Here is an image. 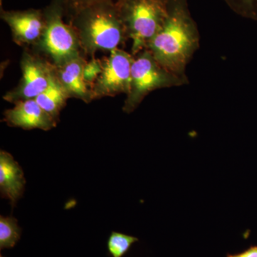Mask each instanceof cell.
Wrapping results in <instances>:
<instances>
[{
    "mask_svg": "<svg viewBox=\"0 0 257 257\" xmlns=\"http://www.w3.org/2000/svg\"><path fill=\"white\" fill-rule=\"evenodd\" d=\"M0 257H4V256H3V255H0Z\"/></svg>",
    "mask_w": 257,
    "mask_h": 257,
    "instance_id": "19",
    "label": "cell"
},
{
    "mask_svg": "<svg viewBox=\"0 0 257 257\" xmlns=\"http://www.w3.org/2000/svg\"><path fill=\"white\" fill-rule=\"evenodd\" d=\"M104 1L107 0H62V3L65 9L66 16L69 18L81 10Z\"/></svg>",
    "mask_w": 257,
    "mask_h": 257,
    "instance_id": "17",
    "label": "cell"
},
{
    "mask_svg": "<svg viewBox=\"0 0 257 257\" xmlns=\"http://www.w3.org/2000/svg\"><path fill=\"white\" fill-rule=\"evenodd\" d=\"M101 72V62L100 60L92 57L91 60L87 61L84 68V79L86 83L92 87L96 82Z\"/></svg>",
    "mask_w": 257,
    "mask_h": 257,
    "instance_id": "15",
    "label": "cell"
},
{
    "mask_svg": "<svg viewBox=\"0 0 257 257\" xmlns=\"http://www.w3.org/2000/svg\"><path fill=\"white\" fill-rule=\"evenodd\" d=\"M239 13L257 19V0H227Z\"/></svg>",
    "mask_w": 257,
    "mask_h": 257,
    "instance_id": "16",
    "label": "cell"
},
{
    "mask_svg": "<svg viewBox=\"0 0 257 257\" xmlns=\"http://www.w3.org/2000/svg\"><path fill=\"white\" fill-rule=\"evenodd\" d=\"M78 35L84 55L94 57L98 51L119 49L128 40L115 0L96 3L69 18Z\"/></svg>",
    "mask_w": 257,
    "mask_h": 257,
    "instance_id": "2",
    "label": "cell"
},
{
    "mask_svg": "<svg viewBox=\"0 0 257 257\" xmlns=\"http://www.w3.org/2000/svg\"><path fill=\"white\" fill-rule=\"evenodd\" d=\"M4 121L13 127L25 130L39 128L44 131L55 127L58 122L39 105L35 99L15 103L14 107L5 111Z\"/></svg>",
    "mask_w": 257,
    "mask_h": 257,
    "instance_id": "9",
    "label": "cell"
},
{
    "mask_svg": "<svg viewBox=\"0 0 257 257\" xmlns=\"http://www.w3.org/2000/svg\"><path fill=\"white\" fill-rule=\"evenodd\" d=\"M20 66V82L3 96L5 101L13 104L37 98L46 90L55 75V67L52 64L28 49L24 51Z\"/></svg>",
    "mask_w": 257,
    "mask_h": 257,
    "instance_id": "6",
    "label": "cell"
},
{
    "mask_svg": "<svg viewBox=\"0 0 257 257\" xmlns=\"http://www.w3.org/2000/svg\"><path fill=\"white\" fill-rule=\"evenodd\" d=\"M226 257H257V246H251L246 251L237 254H228Z\"/></svg>",
    "mask_w": 257,
    "mask_h": 257,
    "instance_id": "18",
    "label": "cell"
},
{
    "mask_svg": "<svg viewBox=\"0 0 257 257\" xmlns=\"http://www.w3.org/2000/svg\"><path fill=\"white\" fill-rule=\"evenodd\" d=\"M69 98L70 96L57 79L55 72L50 86L45 92L35 98V100L44 110L59 121L61 111L67 104Z\"/></svg>",
    "mask_w": 257,
    "mask_h": 257,
    "instance_id": "12",
    "label": "cell"
},
{
    "mask_svg": "<svg viewBox=\"0 0 257 257\" xmlns=\"http://www.w3.org/2000/svg\"><path fill=\"white\" fill-rule=\"evenodd\" d=\"M22 229L13 216H0V249L14 247L21 238Z\"/></svg>",
    "mask_w": 257,
    "mask_h": 257,
    "instance_id": "13",
    "label": "cell"
},
{
    "mask_svg": "<svg viewBox=\"0 0 257 257\" xmlns=\"http://www.w3.org/2000/svg\"><path fill=\"white\" fill-rule=\"evenodd\" d=\"M124 24L131 54L147 50L163 26L167 16L168 0H115Z\"/></svg>",
    "mask_w": 257,
    "mask_h": 257,
    "instance_id": "4",
    "label": "cell"
},
{
    "mask_svg": "<svg viewBox=\"0 0 257 257\" xmlns=\"http://www.w3.org/2000/svg\"><path fill=\"white\" fill-rule=\"evenodd\" d=\"M1 18L10 27L13 42L19 46L36 45L45 28L43 10L2 9Z\"/></svg>",
    "mask_w": 257,
    "mask_h": 257,
    "instance_id": "8",
    "label": "cell"
},
{
    "mask_svg": "<svg viewBox=\"0 0 257 257\" xmlns=\"http://www.w3.org/2000/svg\"><path fill=\"white\" fill-rule=\"evenodd\" d=\"M26 179L23 169L8 152H0V192L15 207L25 192Z\"/></svg>",
    "mask_w": 257,
    "mask_h": 257,
    "instance_id": "11",
    "label": "cell"
},
{
    "mask_svg": "<svg viewBox=\"0 0 257 257\" xmlns=\"http://www.w3.org/2000/svg\"><path fill=\"white\" fill-rule=\"evenodd\" d=\"M187 83V79L179 77L164 68L152 55L145 50L134 56L132 65L130 92L123 106V111L130 114L141 104L150 92L162 88L179 87Z\"/></svg>",
    "mask_w": 257,
    "mask_h": 257,
    "instance_id": "5",
    "label": "cell"
},
{
    "mask_svg": "<svg viewBox=\"0 0 257 257\" xmlns=\"http://www.w3.org/2000/svg\"><path fill=\"white\" fill-rule=\"evenodd\" d=\"M43 12L45 30L40 41L32 47V52L55 67L85 56L75 30L70 23L64 21L66 14L62 0H52Z\"/></svg>",
    "mask_w": 257,
    "mask_h": 257,
    "instance_id": "3",
    "label": "cell"
},
{
    "mask_svg": "<svg viewBox=\"0 0 257 257\" xmlns=\"http://www.w3.org/2000/svg\"><path fill=\"white\" fill-rule=\"evenodd\" d=\"M199 45V32L186 0H168L165 23L147 50L164 68L187 79L186 67Z\"/></svg>",
    "mask_w": 257,
    "mask_h": 257,
    "instance_id": "1",
    "label": "cell"
},
{
    "mask_svg": "<svg viewBox=\"0 0 257 257\" xmlns=\"http://www.w3.org/2000/svg\"><path fill=\"white\" fill-rule=\"evenodd\" d=\"M134 56L122 49L111 51L101 62V72L91 87L93 100L106 96L127 94L131 84Z\"/></svg>",
    "mask_w": 257,
    "mask_h": 257,
    "instance_id": "7",
    "label": "cell"
},
{
    "mask_svg": "<svg viewBox=\"0 0 257 257\" xmlns=\"http://www.w3.org/2000/svg\"><path fill=\"white\" fill-rule=\"evenodd\" d=\"M138 240L135 236L112 231L108 239V251L112 257L124 256L132 245Z\"/></svg>",
    "mask_w": 257,
    "mask_h": 257,
    "instance_id": "14",
    "label": "cell"
},
{
    "mask_svg": "<svg viewBox=\"0 0 257 257\" xmlns=\"http://www.w3.org/2000/svg\"><path fill=\"white\" fill-rule=\"evenodd\" d=\"M87 62L85 56H80L55 67V72L70 98H76L89 104L93 97L91 88L84 79V68Z\"/></svg>",
    "mask_w": 257,
    "mask_h": 257,
    "instance_id": "10",
    "label": "cell"
}]
</instances>
